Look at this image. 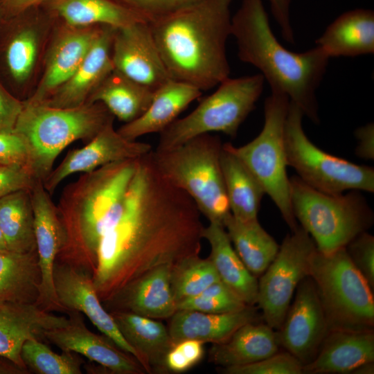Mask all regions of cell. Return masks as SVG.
Here are the masks:
<instances>
[{
    "instance_id": "1",
    "label": "cell",
    "mask_w": 374,
    "mask_h": 374,
    "mask_svg": "<svg viewBox=\"0 0 374 374\" xmlns=\"http://www.w3.org/2000/svg\"><path fill=\"white\" fill-rule=\"evenodd\" d=\"M139 157L122 211L101 238L92 280L102 303L150 270L199 255L204 226L193 199Z\"/></svg>"
},
{
    "instance_id": "2",
    "label": "cell",
    "mask_w": 374,
    "mask_h": 374,
    "mask_svg": "<svg viewBox=\"0 0 374 374\" xmlns=\"http://www.w3.org/2000/svg\"><path fill=\"white\" fill-rule=\"evenodd\" d=\"M231 1L202 0L148 22L172 79L202 91L229 77Z\"/></svg>"
},
{
    "instance_id": "3",
    "label": "cell",
    "mask_w": 374,
    "mask_h": 374,
    "mask_svg": "<svg viewBox=\"0 0 374 374\" xmlns=\"http://www.w3.org/2000/svg\"><path fill=\"white\" fill-rule=\"evenodd\" d=\"M139 158L82 173L65 186L56 206L63 239L55 262L92 277L101 238L122 211Z\"/></svg>"
},
{
    "instance_id": "4",
    "label": "cell",
    "mask_w": 374,
    "mask_h": 374,
    "mask_svg": "<svg viewBox=\"0 0 374 374\" xmlns=\"http://www.w3.org/2000/svg\"><path fill=\"white\" fill-rule=\"evenodd\" d=\"M238 56L260 71L271 92L286 96L314 123L319 122L317 91L330 57L319 46L304 52L284 47L271 28L263 0H241L231 16Z\"/></svg>"
},
{
    "instance_id": "5",
    "label": "cell",
    "mask_w": 374,
    "mask_h": 374,
    "mask_svg": "<svg viewBox=\"0 0 374 374\" xmlns=\"http://www.w3.org/2000/svg\"><path fill=\"white\" fill-rule=\"evenodd\" d=\"M24 101L14 130L26 141L29 168L44 181L60 152L73 142H89L114 116L100 103H87L73 108H56Z\"/></svg>"
},
{
    "instance_id": "6",
    "label": "cell",
    "mask_w": 374,
    "mask_h": 374,
    "mask_svg": "<svg viewBox=\"0 0 374 374\" xmlns=\"http://www.w3.org/2000/svg\"><path fill=\"white\" fill-rule=\"evenodd\" d=\"M222 145L218 136L205 134L151 154L163 178L186 193L209 222L223 225L231 212L220 166Z\"/></svg>"
},
{
    "instance_id": "7",
    "label": "cell",
    "mask_w": 374,
    "mask_h": 374,
    "mask_svg": "<svg viewBox=\"0 0 374 374\" xmlns=\"http://www.w3.org/2000/svg\"><path fill=\"white\" fill-rule=\"evenodd\" d=\"M292 211L301 227L323 253L346 246L373 224V213L359 190L329 194L304 183L298 176L290 178Z\"/></svg>"
},
{
    "instance_id": "8",
    "label": "cell",
    "mask_w": 374,
    "mask_h": 374,
    "mask_svg": "<svg viewBox=\"0 0 374 374\" xmlns=\"http://www.w3.org/2000/svg\"><path fill=\"white\" fill-rule=\"evenodd\" d=\"M309 276L317 287L329 331L373 330V290L345 247L329 253L316 249Z\"/></svg>"
},
{
    "instance_id": "9",
    "label": "cell",
    "mask_w": 374,
    "mask_h": 374,
    "mask_svg": "<svg viewBox=\"0 0 374 374\" xmlns=\"http://www.w3.org/2000/svg\"><path fill=\"white\" fill-rule=\"evenodd\" d=\"M265 82L260 73L227 78L189 114L177 118L159 133L156 150L170 149L213 132L235 137L241 124L254 109Z\"/></svg>"
},
{
    "instance_id": "10",
    "label": "cell",
    "mask_w": 374,
    "mask_h": 374,
    "mask_svg": "<svg viewBox=\"0 0 374 374\" xmlns=\"http://www.w3.org/2000/svg\"><path fill=\"white\" fill-rule=\"evenodd\" d=\"M289 98L271 92L264 106V125L261 132L247 144L225 146L247 167L262 186L292 231L298 228L290 197V178L284 143L285 122Z\"/></svg>"
},
{
    "instance_id": "11",
    "label": "cell",
    "mask_w": 374,
    "mask_h": 374,
    "mask_svg": "<svg viewBox=\"0 0 374 374\" xmlns=\"http://www.w3.org/2000/svg\"><path fill=\"white\" fill-rule=\"evenodd\" d=\"M304 114L290 101L284 128L287 166L292 167L306 184L329 194L346 190L374 192L373 168L352 163L324 152L305 134Z\"/></svg>"
},
{
    "instance_id": "12",
    "label": "cell",
    "mask_w": 374,
    "mask_h": 374,
    "mask_svg": "<svg viewBox=\"0 0 374 374\" xmlns=\"http://www.w3.org/2000/svg\"><path fill=\"white\" fill-rule=\"evenodd\" d=\"M55 19L41 5L6 19L0 31V80L17 98L42 64Z\"/></svg>"
},
{
    "instance_id": "13",
    "label": "cell",
    "mask_w": 374,
    "mask_h": 374,
    "mask_svg": "<svg viewBox=\"0 0 374 374\" xmlns=\"http://www.w3.org/2000/svg\"><path fill=\"white\" fill-rule=\"evenodd\" d=\"M315 244L301 226L284 238L278 251L258 281L256 304L265 323L278 330L300 282L309 276Z\"/></svg>"
},
{
    "instance_id": "14",
    "label": "cell",
    "mask_w": 374,
    "mask_h": 374,
    "mask_svg": "<svg viewBox=\"0 0 374 374\" xmlns=\"http://www.w3.org/2000/svg\"><path fill=\"white\" fill-rule=\"evenodd\" d=\"M102 26L75 27L55 19L34 91L24 101L41 103L62 85L80 64Z\"/></svg>"
},
{
    "instance_id": "15",
    "label": "cell",
    "mask_w": 374,
    "mask_h": 374,
    "mask_svg": "<svg viewBox=\"0 0 374 374\" xmlns=\"http://www.w3.org/2000/svg\"><path fill=\"white\" fill-rule=\"evenodd\" d=\"M328 332L317 287L308 276L297 286L294 301L277 331L280 346L305 365L314 359Z\"/></svg>"
},
{
    "instance_id": "16",
    "label": "cell",
    "mask_w": 374,
    "mask_h": 374,
    "mask_svg": "<svg viewBox=\"0 0 374 374\" xmlns=\"http://www.w3.org/2000/svg\"><path fill=\"white\" fill-rule=\"evenodd\" d=\"M112 60L114 70L153 91L172 79L147 21L115 29Z\"/></svg>"
},
{
    "instance_id": "17",
    "label": "cell",
    "mask_w": 374,
    "mask_h": 374,
    "mask_svg": "<svg viewBox=\"0 0 374 374\" xmlns=\"http://www.w3.org/2000/svg\"><path fill=\"white\" fill-rule=\"evenodd\" d=\"M152 150L149 143L125 139L112 122L84 147L69 152L45 178L43 185L51 195L64 179L73 174L89 172L113 162L136 159Z\"/></svg>"
},
{
    "instance_id": "18",
    "label": "cell",
    "mask_w": 374,
    "mask_h": 374,
    "mask_svg": "<svg viewBox=\"0 0 374 374\" xmlns=\"http://www.w3.org/2000/svg\"><path fill=\"white\" fill-rule=\"evenodd\" d=\"M30 197L41 274L39 294L36 305L48 312H66L57 299L53 279L54 265L63 239L57 207L41 180H37L30 189Z\"/></svg>"
},
{
    "instance_id": "19",
    "label": "cell",
    "mask_w": 374,
    "mask_h": 374,
    "mask_svg": "<svg viewBox=\"0 0 374 374\" xmlns=\"http://www.w3.org/2000/svg\"><path fill=\"white\" fill-rule=\"evenodd\" d=\"M53 279L57 299L67 312L74 311L86 315L100 332L139 362L137 353L124 339L112 316L104 308L91 275L55 262Z\"/></svg>"
},
{
    "instance_id": "20",
    "label": "cell",
    "mask_w": 374,
    "mask_h": 374,
    "mask_svg": "<svg viewBox=\"0 0 374 374\" xmlns=\"http://www.w3.org/2000/svg\"><path fill=\"white\" fill-rule=\"evenodd\" d=\"M67 313L69 323L45 332L46 342L53 344L62 351L83 355L112 373L139 374L145 371L134 357L121 350L106 336L89 330L80 312Z\"/></svg>"
},
{
    "instance_id": "21",
    "label": "cell",
    "mask_w": 374,
    "mask_h": 374,
    "mask_svg": "<svg viewBox=\"0 0 374 374\" xmlns=\"http://www.w3.org/2000/svg\"><path fill=\"white\" fill-rule=\"evenodd\" d=\"M69 318L46 311L35 303H0V357L28 373L21 351L30 339L45 341L48 330L66 326Z\"/></svg>"
},
{
    "instance_id": "22",
    "label": "cell",
    "mask_w": 374,
    "mask_h": 374,
    "mask_svg": "<svg viewBox=\"0 0 374 374\" xmlns=\"http://www.w3.org/2000/svg\"><path fill=\"white\" fill-rule=\"evenodd\" d=\"M116 28L102 26L87 54L73 73L41 103L56 108H73L87 103L102 81L114 70L112 47Z\"/></svg>"
},
{
    "instance_id": "23",
    "label": "cell",
    "mask_w": 374,
    "mask_h": 374,
    "mask_svg": "<svg viewBox=\"0 0 374 374\" xmlns=\"http://www.w3.org/2000/svg\"><path fill=\"white\" fill-rule=\"evenodd\" d=\"M173 266H158L129 284L114 298L105 303L112 310L131 312L149 318H170L177 311L171 288Z\"/></svg>"
},
{
    "instance_id": "24",
    "label": "cell",
    "mask_w": 374,
    "mask_h": 374,
    "mask_svg": "<svg viewBox=\"0 0 374 374\" xmlns=\"http://www.w3.org/2000/svg\"><path fill=\"white\" fill-rule=\"evenodd\" d=\"M374 362L373 330L329 331L312 361L303 365L305 374L351 373Z\"/></svg>"
},
{
    "instance_id": "25",
    "label": "cell",
    "mask_w": 374,
    "mask_h": 374,
    "mask_svg": "<svg viewBox=\"0 0 374 374\" xmlns=\"http://www.w3.org/2000/svg\"><path fill=\"white\" fill-rule=\"evenodd\" d=\"M259 318L255 305H247L240 310L226 313H207L177 310L170 317L168 327L173 344L195 339L213 344L226 341L240 327Z\"/></svg>"
},
{
    "instance_id": "26",
    "label": "cell",
    "mask_w": 374,
    "mask_h": 374,
    "mask_svg": "<svg viewBox=\"0 0 374 374\" xmlns=\"http://www.w3.org/2000/svg\"><path fill=\"white\" fill-rule=\"evenodd\" d=\"M201 95L202 91L195 87L170 79L154 91L151 103L141 116L125 123L117 131L130 141L160 133Z\"/></svg>"
},
{
    "instance_id": "27",
    "label": "cell",
    "mask_w": 374,
    "mask_h": 374,
    "mask_svg": "<svg viewBox=\"0 0 374 374\" xmlns=\"http://www.w3.org/2000/svg\"><path fill=\"white\" fill-rule=\"evenodd\" d=\"M315 43L330 58L373 54V10L357 8L341 14Z\"/></svg>"
},
{
    "instance_id": "28",
    "label": "cell",
    "mask_w": 374,
    "mask_h": 374,
    "mask_svg": "<svg viewBox=\"0 0 374 374\" xmlns=\"http://www.w3.org/2000/svg\"><path fill=\"white\" fill-rule=\"evenodd\" d=\"M277 332L265 323L249 322L224 342L213 344L208 359L220 368L251 364L279 351Z\"/></svg>"
},
{
    "instance_id": "29",
    "label": "cell",
    "mask_w": 374,
    "mask_h": 374,
    "mask_svg": "<svg viewBox=\"0 0 374 374\" xmlns=\"http://www.w3.org/2000/svg\"><path fill=\"white\" fill-rule=\"evenodd\" d=\"M126 341L136 350L145 371L165 369L164 359L174 344L168 328L154 319L131 312H109Z\"/></svg>"
},
{
    "instance_id": "30",
    "label": "cell",
    "mask_w": 374,
    "mask_h": 374,
    "mask_svg": "<svg viewBox=\"0 0 374 374\" xmlns=\"http://www.w3.org/2000/svg\"><path fill=\"white\" fill-rule=\"evenodd\" d=\"M202 238L211 247L208 257L222 282L235 292L247 305L256 304L258 280L244 265L235 251L224 226L209 222L202 231Z\"/></svg>"
},
{
    "instance_id": "31",
    "label": "cell",
    "mask_w": 374,
    "mask_h": 374,
    "mask_svg": "<svg viewBox=\"0 0 374 374\" xmlns=\"http://www.w3.org/2000/svg\"><path fill=\"white\" fill-rule=\"evenodd\" d=\"M56 20L75 27H124L145 21L112 0H48L42 5Z\"/></svg>"
},
{
    "instance_id": "32",
    "label": "cell",
    "mask_w": 374,
    "mask_h": 374,
    "mask_svg": "<svg viewBox=\"0 0 374 374\" xmlns=\"http://www.w3.org/2000/svg\"><path fill=\"white\" fill-rule=\"evenodd\" d=\"M220 166L231 214L242 220L257 219L265 194L243 162L223 143Z\"/></svg>"
},
{
    "instance_id": "33",
    "label": "cell",
    "mask_w": 374,
    "mask_h": 374,
    "mask_svg": "<svg viewBox=\"0 0 374 374\" xmlns=\"http://www.w3.org/2000/svg\"><path fill=\"white\" fill-rule=\"evenodd\" d=\"M154 91L113 70L98 86L87 103H100L125 123L141 116L152 102Z\"/></svg>"
},
{
    "instance_id": "34",
    "label": "cell",
    "mask_w": 374,
    "mask_h": 374,
    "mask_svg": "<svg viewBox=\"0 0 374 374\" xmlns=\"http://www.w3.org/2000/svg\"><path fill=\"white\" fill-rule=\"evenodd\" d=\"M40 282L37 251H0V303L36 304Z\"/></svg>"
},
{
    "instance_id": "35",
    "label": "cell",
    "mask_w": 374,
    "mask_h": 374,
    "mask_svg": "<svg viewBox=\"0 0 374 374\" xmlns=\"http://www.w3.org/2000/svg\"><path fill=\"white\" fill-rule=\"evenodd\" d=\"M223 225L244 265L253 276H260L276 257L279 245L258 219L242 220L230 214Z\"/></svg>"
},
{
    "instance_id": "36",
    "label": "cell",
    "mask_w": 374,
    "mask_h": 374,
    "mask_svg": "<svg viewBox=\"0 0 374 374\" xmlns=\"http://www.w3.org/2000/svg\"><path fill=\"white\" fill-rule=\"evenodd\" d=\"M0 229L8 250L36 252L30 190H21L0 198Z\"/></svg>"
},
{
    "instance_id": "37",
    "label": "cell",
    "mask_w": 374,
    "mask_h": 374,
    "mask_svg": "<svg viewBox=\"0 0 374 374\" xmlns=\"http://www.w3.org/2000/svg\"><path fill=\"white\" fill-rule=\"evenodd\" d=\"M220 280L209 258L199 255L186 258L172 269L171 288L177 303L194 296Z\"/></svg>"
},
{
    "instance_id": "38",
    "label": "cell",
    "mask_w": 374,
    "mask_h": 374,
    "mask_svg": "<svg viewBox=\"0 0 374 374\" xmlns=\"http://www.w3.org/2000/svg\"><path fill=\"white\" fill-rule=\"evenodd\" d=\"M21 359L29 371L37 374H81L82 359L77 353L53 351L44 341L28 339L21 351Z\"/></svg>"
},
{
    "instance_id": "39",
    "label": "cell",
    "mask_w": 374,
    "mask_h": 374,
    "mask_svg": "<svg viewBox=\"0 0 374 374\" xmlns=\"http://www.w3.org/2000/svg\"><path fill=\"white\" fill-rule=\"evenodd\" d=\"M247 305L235 292L219 280L199 294L178 302L177 309L207 313H226L240 310Z\"/></svg>"
},
{
    "instance_id": "40",
    "label": "cell",
    "mask_w": 374,
    "mask_h": 374,
    "mask_svg": "<svg viewBox=\"0 0 374 374\" xmlns=\"http://www.w3.org/2000/svg\"><path fill=\"white\" fill-rule=\"evenodd\" d=\"M219 371L225 374H303V364L285 350L251 364L220 368Z\"/></svg>"
},
{
    "instance_id": "41",
    "label": "cell",
    "mask_w": 374,
    "mask_h": 374,
    "mask_svg": "<svg viewBox=\"0 0 374 374\" xmlns=\"http://www.w3.org/2000/svg\"><path fill=\"white\" fill-rule=\"evenodd\" d=\"M204 344L195 339H184L175 343L165 356V369L173 373L187 371L202 359Z\"/></svg>"
},
{
    "instance_id": "42",
    "label": "cell",
    "mask_w": 374,
    "mask_h": 374,
    "mask_svg": "<svg viewBox=\"0 0 374 374\" xmlns=\"http://www.w3.org/2000/svg\"><path fill=\"white\" fill-rule=\"evenodd\" d=\"M112 1L149 22L202 0Z\"/></svg>"
},
{
    "instance_id": "43",
    "label": "cell",
    "mask_w": 374,
    "mask_h": 374,
    "mask_svg": "<svg viewBox=\"0 0 374 374\" xmlns=\"http://www.w3.org/2000/svg\"><path fill=\"white\" fill-rule=\"evenodd\" d=\"M355 267L366 280L371 289L374 288V238L364 231L345 247Z\"/></svg>"
},
{
    "instance_id": "44",
    "label": "cell",
    "mask_w": 374,
    "mask_h": 374,
    "mask_svg": "<svg viewBox=\"0 0 374 374\" xmlns=\"http://www.w3.org/2000/svg\"><path fill=\"white\" fill-rule=\"evenodd\" d=\"M0 165H19L29 168L28 145L14 129L0 128Z\"/></svg>"
},
{
    "instance_id": "45",
    "label": "cell",
    "mask_w": 374,
    "mask_h": 374,
    "mask_svg": "<svg viewBox=\"0 0 374 374\" xmlns=\"http://www.w3.org/2000/svg\"><path fill=\"white\" fill-rule=\"evenodd\" d=\"M39 180L28 166L0 165V198L21 190H30Z\"/></svg>"
},
{
    "instance_id": "46",
    "label": "cell",
    "mask_w": 374,
    "mask_h": 374,
    "mask_svg": "<svg viewBox=\"0 0 374 374\" xmlns=\"http://www.w3.org/2000/svg\"><path fill=\"white\" fill-rule=\"evenodd\" d=\"M24 107V101L14 96L0 80V128L13 130Z\"/></svg>"
},
{
    "instance_id": "47",
    "label": "cell",
    "mask_w": 374,
    "mask_h": 374,
    "mask_svg": "<svg viewBox=\"0 0 374 374\" xmlns=\"http://www.w3.org/2000/svg\"><path fill=\"white\" fill-rule=\"evenodd\" d=\"M292 0H269L271 12L280 29L283 38L290 44L295 42L292 26L290 7Z\"/></svg>"
},
{
    "instance_id": "48",
    "label": "cell",
    "mask_w": 374,
    "mask_h": 374,
    "mask_svg": "<svg viewBox=\"0 0 374 374\" xmlns=\"http://www.w3.org/2000/svg\"><path fill=\"white\" fill-rule=\"evenodd\" d=\"M358 141L356 154L366 160L374 159V125L373 123L359 127L355 132Z\"/></svg>"
},
{
    "instance_id": "49",
    "label": "cell",
    "mask_w": 374,
    "mask_h": 374,
    "mask_svg": "<svg viewBox=\"0 0 374 374\" xmlns=\"http://www.w3.org/2000/svg\"><path fill=\"white\" fill-rule=\"evenodd\" d=\"M48 0H3L6 18L12 17L30 8L41 6Z\"/></svg>"
},
{
    "instance_id": "50",
    "label": "cell",
    "mask_w": 374,
    "mask_h": 374,
    "mask_svg": "<svg viewBox=\"0 0 374 374\" xmlns=\"http://www.w3.org/2000/svg\"><path fill=\"white\" fill-rule=\"evenodd\" d=\"M374 373V362L364 364L353 371V374H373Z\"/></svg>"
},
{
    "instance_id": "51",
    "label": "cell",
    "mask_w": 374,
    "mask_h": 374,
    "mask_svg": "<svg viewBox=\"0 0 374 374\" xmlns=\"http://www.w3.org/2000/svg\"><path fill=\"white\" fill-rule=\"evenodd\" d=\"M4 8L3 0H0V31L3 26V24L6 19Z\"/></svg>"
},
{
    "instance_id": "52",
    "label": "cell",
    "mask_w": 374,
    "mask_h": 374,
    "mask_svg": "<svg viewBox=\"0 0 374 374\" xmlns=\"http://www.w3.org/2000/svg\"><path fill=\"white\" fill-rule=\"evenodd\" d=\"M8 249L3 235L0 229V251Z\"/></svg>"
}]
</instances>
